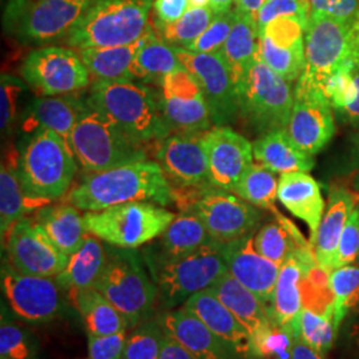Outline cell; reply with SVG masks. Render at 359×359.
Segmentation results:
<instances>
[{"instance_id":"obj_4","label":"cell","mask_w":359,"mask_h":359,"mask_svg":"<svg viewBox=\"0 0 359 359\" xmlns=\"http://www.w3.org/2000/svg\"><path fill=\"white\" fill-rule=\"evenodd\" d=\"M18 154L19 179L29 198L50 204L68 192L77 161L59 135L50 129L28 133Z\"/></svg>"},{"instance_id":"obj_12","label":"cell","mask_w":359,"mask_h":359,"mask_svg":"<svg viewBox=\"0 0 359 359\" xmlns=\"http://www.w3.org/2000/svg\"><path fill=\"white\" fill-rule=\"evenodd\" d=\"M188 210L203 219L212 240L218 244H228L253 234L259 229L264 217L257 206L212 184L200 188Z\"/></svg>"},{"instance_id":"obj_48","label":"cell","mask_w":359,"mask_h":359,"mask_svg":"<svg viewBox=\"0 0 359 359\" xmlns=\"http://www.w3.org/2000/svg\"><path fill=\"white\" fill-rule=\"evenodd\" d=\"M234 8L228 13H217L215 15L213 20L210 22L209 27L201 34V36L196 39L191 46H188L185 50L193 52H219L225 46L226 40L231 35L233 23H234Z\"/></svg>"},{"instance_id":"obj_44","label":"cell","mask_w":359,"mask_h":359,"mask_svg":"<svg viewBox=\"0 0 359 359\" xmlns=\"http://www.w3.org/2000/svg\"><path fill=\"white\" fill-rule=\"evenodd\" d=\"M298 330V337L325 358L333 348L338 332L333 316H322L306 308L299 313Z\"/></svg>"},{"instance_id":"obj_56","label":"cell","mask_w":359,"mask_h":359,"mask_svg":"<svg viewBox=\"0 0 359 359\" xmlns=\"http://www.w3.org/2000/svg\"><path fill=\"white\" fill-rule=\"evenodd\" d=\"M341 114L346 117L347 120L354 124L359 126V65L354 72V96L350 104L341 111Z\"/></svg>"},{"instance_id":"obj_57","label":"cell","mask_w":359,"mask_h":359,"mask_svg":"<svg viewBox=\"0 0 359 359\" xmlns=\"http://www.w3.org/2000/svg\"><path fill=\"white\" fill-rule=\"evenodd\" d=\"M292 359H326L320 355L314 348L306 345L299 337H295Z\"/></svg>"},{"instance_id":"obj_53","label":"cell","mask_w":359,"mask_h":359,"mask_svg":"<svg viewBox=\"0 0 359 359\" xmlns=\"http://www.w3.org/2000/svg\"><path fill=\"white\" fill-rule=\"evenodd\" d=\"M311 13H325L353 26L359 18V0H308Z\"/></svg>"},{"instance_id":"obj_26","label":"cell","mask_w":359,"mask_h":359,"mask_svg":"<svg viewBox=\"0 0 359 359\" xmlns=\"http://www.w3.org/2000/svg\"><path fill=\"white\" fill-rule=\"evenodd\" d=\"M253 156L258 164L274 173L310 172L314 167L311 154L304 152L289 136L286 128L264 133L253 142Z\"/></svg>"},{"instance_id":"obj_19","label":"cell","mask_w":359,"mask_h":359,"mask_svg":"<svg viewBox=\"0 0 359 359\" xmlns=\"http://www.w3.org/2000/svg\"><path fill=\"white\" fill-rule=\"evenodd\" d=\"M294 95L286 130L304 152L314 156L335 133L333 107L320 90Z\"/></svg>"},{"instance_id":"obj_18","label":"cell","mask_w":359,"mask_h":359,"mask_svg":"<svg viewBox=\"0 0 359 359\" xmlns=\"http://www.w3.org/2000/svg\"><path fill=\"white\" fill-rule=\"evenodd\" d=\"M209 161V182L231 192L245 170L253 164V145L226 126H215L204 133Z\"/></svg>"},{"instance_id":"obj_43","label":"cell","mask_w":359,"mask_h":359,"mask_svg":"<svg viewBox=\"0 0 359 359\" xmlns=\"http://www.w3.org/2000/svg\"><path fill=\"white\" fill-rule=\"evenodd\" d=\"M334 293V322L339 329L350 311L359 306V266L347 265L330 273Z\"/></svg>"},{"instance_id":"obj_36","label":"cell","mask_w":359,"mask_h":359,"mask_svg":"<svg viewBox=\"0 0 359 359\" xmlns=\"http://www.w3.org/2000/svg\"><path fill=\"white\" fill-rule=\"evenodd\" d=\"M151 28V26H149ZM135 43L117 47H102L80 50L79 55L87 67L90 76L96 81H115V80H133L130 68L136 53L140 50L149 32Z\"/></svg>"},{"instance_id":"obj_35","label":"cell","mask_w":359,"mask_h":359,"mask_svg":"<svg viewBox=\"0 0 359 359\" xmlns=\"http://www.w3.org/2000/svg\"><path fill=\"white\" fill-rule=\"evenodd\" d=\"M68 295L72 305L83 317L87 333L109 335L128 329L126 317L95 287L74 290L69 292Z\"/></svg>"},{"instance_id":"obj_33","label":"cell","mask_w":359,"mask_h":359,"mask_svg":"<svg viewBox=\"0 0 359 359\" xmlns=\"http://www.w3.org/2000/svg\"><path fill=\"white\" fill-rule=\"evenodd\" d=\"M18 154H8L0 170V229L3 241L13 225L25 218L26 213L47 205L29 198L25 192L18 172Z\"/></svg>"},{"instance_id":"obj_13","label":"cell","mask_w":359,"mask_h":359,"mask_svg":"<svg viewBox=\"0 0 359 359\" xmlns=\"http://www.w3.org/2000/svg\"><path fill=\"white\" fill-rule=\"evenodd\" d=\"M27 84L41 96H62L90 86V72L71 48L46 47L31 52L20 68Z\"/></svg>"},{"instance_id":"obj_52","label":"cell","mask_w":359,"mask_h":359,"mask_svg":"<svg viewBox=\"0 0 359 359\" xmlns=\"http://www.w3.org/2000/svg\"><path fill=\"white\" fill-rule=\"evenodd\" d=\"M127 338V330L109 335L88 334V357L90 359H123Z\"/></svg>"},{"instance_id":"obj_58","label":"cell","mask_w":359,"mask_h":359,"mask_svg":"<svg viewBox=\"0 0 359 359\" xmlns=\"http://www.w3.org/2000/svg\"><path fill=\"white\" fill-rule=\"evenodd\" d=\"M268 0H236V8L245 13H249L256 18L257 13L261 10V7L266 3Z\"/></svg>"},{"instance_id":"obj_11","label":"cell","mask_w":359,"mask_h":359,"mask_svg":"<svg viewBox=\"0 0 359 359\" xmlns=\"http://www.w3.org/2000/svg\"><path fill=\"white\" fill-rule=\"evenodd\" d=\"M237 93L240 115L259 133L287 127L294 105L292 83L276 74L259 56Z\"/></svg>"},{"instance_id":"obj_20","label":"cell","mask_w":359,"mask_h":359,"mask_svg":"<svg viewBox=\"0 0 359 359\" xmlns=\"http://www.w3.org/2000/svg\"><path fill=\"white\" fill-rule=\"evenodd\" d=\"M222 256L231 276L253 292L270 314L280 265L257 252L253 234L222 244Z\"/></svg>"},{"instance_id":"obj_49","label":"cell","mask_w":359,"mask_h":359,"mask_svg":"<svg viewBox=\"0 0 359 359\" xmlns=\"http://www.w3.org/2000/svg\"><path fill=\"white\" fill-rule=\"evenodd\" d=\"M311 8L308 0H268L256 16L258 31L261 32L273 20L280 18H293L309 23Z\"/></svg>"},{"instance_id":"obj_3","label":"cell","mask_w":359,"mask_h":359,"mask_svg":"<svg viewBox=\"0 0 359 359\" xmlns=\"http://www.w3.org/2000/svg\"><path fill=\"white\" fill-rule=\"evenodd\" d=\"M142 258L158 290L161 306L172 309L193 294L212 287L226 273L222 244L212 241L187 256L165 257L152 245L144 249Z\"/></svg>"},{"instance_id":"obj_59","label":"cell","mask_w":359,"mask_h":359,"mask_svg":"<svg viewBox=\"0 0 359 359\" xmlns=\"http://www.w3.org/2000/svg\"><path fill=\"white\" fill-rule=\"evenodd\" d=\"M236 6V0H210L209 7L213 10V13H224L233 10Z\"/></svg>"},{"instance_id":"obj_5","label":"cell","mask_w":359,"mask_h":359,"mask_svg":"<svg viewBox=\"0 0 359 359\" xmlns=\"http://www.w3.org/2000/svg\"><path fill=\"white\" fill-rule=\"evenodd\" d=\"M154 3V0H92L63 41L77 50L135 43L149 28Z\"/></svg>"},{"instance_id":"obj_61","label":"cell","mask_w":359,"mask_h":359,"mask_svg":"<svg viewBox=\"0 0 359 359\" xmlns=\"http://www.w3.org/2000/svg\"><path fill=\"white\" fill-rule=\"evenodd\" d=\"M210 0H189L191 8H201V7H209Z\"/></svg>"},{"instance_id":"obj_6","label":"cell","mask_w":359,"mask_h":359,"mask_svg":"<svg viewBox=\"0 0 359 359\" xmlns=\"http://www.w3.org/2000/svg\"><path fill=\"white\" fill-rule=\"evenodd\" d=\"M105 249L107 264L95 289L126 317L129 327H136L154 313L157 286L144 268L139 252L108 244Z\"/></svg>"},{"instance_id":"obj_1","label":"cell","mask_w":359,"mask_h":359,"mask_svg":"<svg viewBox=\"0 0 359 359\" xmlns=\"http://www.w3.org/2000/svg\"><path fill=\"white\" fill-rule=\"evenodd\" d=\"M65 201L87 212L133 201L168 206L173 203V191L161 165L157 161L144 160L88 173L68 193Z\"/></svg>"},{"instance_id":"obj_21","label":"cell","mask_w":359,"mask_h":359,"mask_svg":"<svg viewBox=\"0 0 359 359\" xmlns=\"http://www.w3.org/2000/svg\"><path fill=\"white\" fill-rule=\"evenodd\" d=\"M157 321L165 333L176 338L198 359H243L187 308L164 311Z\"/></svg>"},{"instance_id":"obj_47","label":"cell","mask_w":359,"mask_h":359,"mask_svg":"<svg viewBox=\"0 0 359 359\" xmlns=\"http://www.w3.org/2000/svg\"><path fill=\"white\" fill-rule=\"evenodd\" d=\"M358 65L359 62L357 59H350L326 80L322 88V92L329 100V103L332 104L334 109H338L339 112L353 100L354 72Z\"/></svg>"},{"instance_id":"obj_28","label":"cell","mask_w":359,"mask_h":359,"mask_svg":"<svg viewBox=\"0 0 359 359\" xmlns=\"http://www.w3.org/2000/svg\"><path fill=\"white\" fill-rule=\"evenodd\" d=\"M276 218L259 226L255 236V248L259 255L283 265L290 256L306 255L314 250L311 243L298 231L294 224L273 209Z\"/></svg>"},{"instance_id":"obj_29","label":"cell","mask_w":359,"mask_h":359,"mask_svg":"<svg viewBox=\"0 0 359 359\" xmlns=\"http://www.w3.org/2000/svg\"><path fill=\"white\" fill-rule=\"evenodd\" d=\"M35 221L67 256L76 253L88 236L84 218L80 216L76 206L69 203L43 206L39 209Z\"/></svg>"},{"instance_id":"obj_46","label":"cell","mask_w":359,"mask_h":359,"mask_svg":"<svg viewBox=\"0 0 359 359\" xmlns=\"http://www.w3.org/2000/svg\"><path fill=\"white\" fill-rule=\"evenodd\" d=\"M38 344L31 333L3 318L0 326V358L35 359Z\"/></svg>"},{"instance_id":"obj_25","label":"cell","mask_w":359,"mask_h":359,"mask_svg":"<svg viewBox=\"0 0 359 359\" xmlns=\"http://www.w3.org/2000/svg\"><path fill=\"white\" fill-rule=\"evenodd\" d=\"M184 308L198 317L243 358H250V334L210 289L201 290L189 297L185 301Z\"/></svg>"},{"instance_id":"obj_50","label":"cell","mask_w":359,"mask_h":359,"mask_svg":"<svg viewBox=\"0 0 359 359\" xmlns=\"http://www.w3.org/2000/svg\"><path fill=\"white\" fill-rule=\"evenodd\" d=\"M26 83L11 76L1 75L0 83V97H1V133L10 135L13 130L15 120L19 115V105L22 100V95L26 92Z\"/></svg>"},{"instance_id":"obj_23","label":"cell","mask_w":359,"mask_h":359,"mask_svg":"<svg viewBox=\"0 0 359 359\" xmlns=\"http://www.w3.org/2000/svg\"><path fill=\"white\" fill-rule=\"evenodd\" d=\"M359 205V196L342 187H334L329 192L326 212L313 241L318 266L327 273L335 270L337 250L347 219Z\"/></svg>"},{"instance_id":"obj_54","label":"cell","mask_w":359,"mask_h":359,"mask_svg":"<svg viewBox=\"0 0 359 359\" xmlns=\"http://www.w3.org/2000/svg\"><path fill=\"white\" fill-rule=\"evenodd\" d=\"M191 8L189 0H154L156 22L170 25L177 22Z\"/></svg>"},{"instance_id":"obj_14","label":"cell","mask_w":359,"mask_h":359,"mask_svg":"<svg viewBox=\"0 0 359 359\" xmlns=\"http://www.w3.org/2000/svg\"><path fill=\"white\" fill-rule=\"evenodd\" d=\"M180 62L197 79L216 126L231 123L240 114L238 93L231 68L219 52H193L175 47Z\"/></svg>"},{"instance_id":"obj_31","label":"cell","mask_w":359,"mask_h":359,"mask_svg":"<svg viewBox=\"0 0 359 359\" xmlns=\"http://www.w3.org/2000/svg\"><path fill=\"white\" fill-rule=\"evenodd\" d=\"M302 268L294 257H289L280 266V274L273 295L270 317L298 337V318L304 309L302 304Z\"/></svg>"},{"instance_id":"obj_37","label":"cell","mask_w":359,"mask_h":359,"mask_svg":"<svg viewBox=\"0 0 359 359\" xmlns=\"http://www.w3.org/2000/svg\"><path fill=\"white\" fill-rule=\"evenodd\" d=\"M212 241L203 219L192 210H187L176 216L152 246L163 256L181 257L193 253Z\"/></svg>"},{"instance_id":"obj_16","label":"cell","mask_w":359,"mask_h":359,"mask_svg":"<svg viewBox=\"0 0 359 359\" xmlns=\"http://www.w3.org/2000/svg\"><path fill=\"white\" fill-rule=\"evenodd\" d=\"M7 255L13 269L22 274L55 278L67 268L69 256L52 243L32 218H22L7 234Z\"/></svg>"},{"instance_id":"obj_27","label":"cell","mask_w":359,"mask_h":359,"mask_svg":"<svg viewBox=\"0 0 359 359\" xmlns=\"http://www.w3.org/2000/svg\"><path fill=\"white\" fill-rule=\"evenodd\" d=\"M234 23L221 53L231 68L237 90L244 84L258 59L259 31L255 16L234 7Z\"/></svg>"},{"instance_id":"obj_8","label":"cell","mask_w":359,"mask_h":359,"mask_svg":"<svg viewBox=\"0 0 359 359\" xmlns=\"http://www.w3.org/2000/svg\"><path fill=\"white\" fill-rule=\"evenodd\" d=\"M83 218L87 231L105 244L136 249L160 237L176 215L154 203L133 201L87 212Z\"/></svg>"},{"instance_id":"obj_45","label":"cell","mask_w":359,"mask_h":359,"mask_svg":"<svg viewBox=\"0 0 359 359\" xmlns=\"http://www.w3.org/2000/svg\"><path fill=\"white\" fill-rule=\"evenodd\" d=\"M165 335L160 322H142L127 338L123 359H158Z\"/></svg>"},{"instance_id":"obj_39","label":"cell","mask_w":359,"mask_h":359,"mask_svg":"<svg viewBox=\"0 0 359 359\" xmlns=\"http://www.w3.org/2000/svg\"><path fill=\"white\" fill-rule=\"evenodd\" d=\"M231 192L252 205L273 210L276 209L278 180L268 168L252 164L236 182Z\"/></svg>"},{"instance_id":"obj_24","label":"cell","mask_w":359,"mask_h":359,"mask_svg":"<svg viewBox=\"0 0 359 359\" xmlns=\"http://www.w3.org/2000/svg\"><path fill=\"white\" fill-rule=\"evenodd\" d=\"M277 198L294 217L308 225L313 244L325 212L320 184L308 172L283 173L278 180Z\"/></svg>"},{"instance_id":"obj_60","label":"cell","mask_w":359,"mask_h":359,"mask_svg":"<svg viewBox=\"0 0 359 359\" xmlns=\"http://www.w3.org/2000/svg\"><path fill=\"white\" fill-rule=\"evenodd\" d=\"M351 40H353L354 56L359 62V18L357 19V22L351 26Z\"/></svg>"},{"instance_id":"obj_17","label":"cell","mask_w":359,"mask_h":359,"mask_svg":"<svg viewBox=\"0 0 359 359\" xmlns=\"http://www.w3.org/2000/svg\"><path fill=\"white\" fill-rule=\"evenodd\" d=\"M154 157L172 187L210 184L204 133H172L157 142Z\"/></svg>"},{"instance_id":"obj_62","label":"cell","mask_w":359,"mask_h":359,"mask_svg":"<svg viewBox=\"0 0 359 359\" xmlns=\"http://www.w3.org/2000/svg\"><path fill=\"white\" fill-rule=\"evenodd\" d=\"M354 311H357V314H358V320H359V306H358V308L355 309V310H354Z\"/></svg>"},{"instance_id":"obj_41","label":"cell","mask_w":359,"mask_h":359,"mask_svg":"<svg viewBox=\"0 0 359 359\" xmlns=\"http://www.w3.org/2000/svg\"><path fill=\"white\" fill-rule=\"evenodd\" d=\"M258 56L276 74L293 83L299 79L305 67V41L294 46H280L259 35Z\"/></svg>"},{"instance_id":"obj_38","label":"cell","mask_w":359,"mask_h":359,"mask_svg":"<svg viewBox=\"0 0 359 359\" xmlns=\"http://www.w3.org/2000/svg\"><path fill=\"white\" fill-rule=\"evenodd\" d=\"M160 105L170 135L205 133L215 124L204 95L180 97L160 92Z\"/></svg>"},{"instance_id":"obj_34","label":"cell","mask_w":359,"mask_h":359,"mask_svg":"<svg viewBox=\"0 0 359 359\" xmlns=\"http://www.w3.org/2000/svg\"><path fill=\"white\" fill-rule=\"evenodd\" d=\"M181 67L184 65L180 62L176 48L160 38L151 26L145 41L136 53L130 74L136 81L160 87L168 74Z\"/></svg>"},{"instance_id":"obj_10","label":"cell","mask_w":359,"mask_h":359,"mask_svg":"<svg viewBox=\"0 0 359 359\" xmlns=\"http://www.w3.org/2000/svg\"><path fill=\"white\" fill-rule=\"evenodd\" d=\"M92 0H8L4 31L25 44H46L63 39Z\"/></svg>"},{"instance_id":"obj_2","label":"cell","mask_w":359,"mask_h":359,"mask_svg":"<svg viewBox=\"0 0 359 359\" xmlns=\"http://www.w3.org/2000/svg\"><path fill=\"white\" fill-rule=\"evenodd\" d=\"M133 140L149 147L170 135L160 105V93L136 80L95 81L86 97Z\"/></svg>"},{"instance_id":"obj_51","label":"cell","mask_w":359,"mask_h":359,"mask_svg":"<svg viewBox=\"0 0 359 359\" xmlns=\"http://www.w3.org/2000/svg\"><path fill=\"white\" fill-rule=\"evenodd\" d=\"M359 257V205L347 219L337 250L335 269L351 265Z\"/></svg>"},{"instance_id":"obj_55","label":"cell","mask_w":359,"mask_h":359,"mask_svg":"<svg viewBox=\"0 0 359 359\" xmlns=\"http://www.w3.org/2000/svg\"><path fill=\"white\" fill-rule=\"evenodd\" d=\"M158 359H198L187 347L181 345L176 338L167 334L163 342Z\"/></svg>"},{"instance_id":"obj_42","label":"cell","mask_w":359,"mask_h":359,"mask_svg":"<svg viewBox=\"0 0 359 359\" xmlns=\"http://www.w3.org/2000/svg\"><path fill=\"white\" fill-rule=\"evenodd\" d=\"M295 335L271 321L250 334V358L292 359Z\"/></svg>"},{"instance_id":"obj_15","label":"cell","mask_w":359,"mask_h":359,"mask_svg":"<svg viewBox=\"0 0 359 359\" xmlns=\"http://www.w3.org/2000/svg\"><path fill=\"white\" fill-rule=\"evenodd\" d=\"M1 289L13 313L29 323L52 321L65 308L55 278L22 274L10 262L1 266Z\"/></svg>"},{"instance_id":"obj_9","label":"cell","mask_w":359,"mask_h":359,"mask_svg":"<svg viewBox=\"0 0 359 359\" xmlns=\"http://www.w3.org/2000/svg\"><path fill=\"white\" fill-rule=\"evenodd\" d=\"M350 59H355L351 26L325 13H310L305 29V67L294 93L322 92L326 80Z\"/></svg>"},{"instance_id":"obj_32","label":"cell","mask_w":359,"mask_h":359,"mask_svg":"<svg viewBox=\"0 0 359 359\" xmlns=\"http://www.w3.org/2000/svg\"><path fill=\"white\" fill-rule=\"evenodd\" d=\"M105 264V245L100 243V238L88 233L84 244L69 257L67 268L55 280L67 293L95 287Z\"/></svg>"},{"instance_id":"obj_7","label":"cell","mask_w":359,"mask_h":359,"mask_svg":"<svg viewBox=\"0 0 359 359\" xmlns=\"http://www.w3.org/2000/svg\"><path fill=\"white\" fill-rule=\"evenodd\" d=\"M77 164L86 172H103L148 160V147L133 140L108 116L87 105L71 135Z\"/></svg>"},{"instance_id":"obj_40","label":"cell","mask_w":359,"mask_h":359,"mask_svg":"<svg viewBox=\"0 0 359 359\" xmlns=\"http://www.w3.org/2000/svg\"><path fill=\"white\" fill-rule=\"evenodd\" d=\"M216 13L210 7L201 8H189L180 18L177 22L165 25L154 20V31L160 38L164 39L173 47L187 48L196 39L200 38L201 34L213 20Z\"/></svg>"},{"instance_id":"obj_30","label":"cell","mask_w":359,"mask_h":359,"mask_svg":"<svg viewBox=\"0 0 359 359\" xmlns=\"http://www.w3.org/2000/svg\"><path fill=\"white\" fill-rule=\"evenodd\" d=\"M209 289L241 322L248 333L253 334L271 321L269 310L259 298L234 278L231 273H226Z\"/></svg>"},{"instance_id":"obj_22","label":"cell","mask_w":359,"mask_h":359,"mask_svg":"<svg viewBox=\"0 0 359 359\" xmlns=\"http://www.w3.org/2000/svg\"><path fill=\"white\" fill-rule=\"evenodd\" d=\"M87 105L86 99L71 95L38 97L27 105L20 117V126L25 135L50 129L71 148L72 130Z\"/></svg>"}]
</instances>
